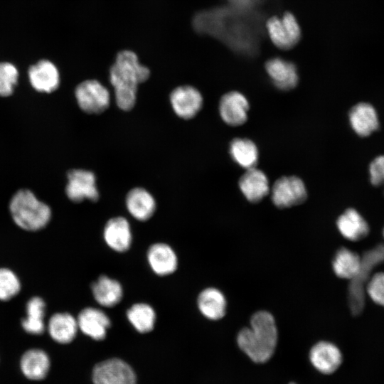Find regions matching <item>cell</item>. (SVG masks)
<instances>
[{"instance_id": "1", "label": "cell", "mask_w": 384, "mask_h": 384, "mask_svg": "<svg viewBox=\"0 0 384 384\" xmlns=\"http://www.w3.org/2000/svg\"><path fill=\"white\" fill-rule=\"evenodd\" d=\"M109 73L118 107L131 110L136 103L138 85L149 79V68L140 63L136 52L124 48L117 52Z\"/></svg>"}, {"instance_id": "2", "label": "cell", "mask_w": 384, "mask_h": 384, "mask_svg": "<svg viewBox=\"0 0 384 384\" xmlns=\"http://www.w3.org/2000/svg\"><path fill=\"white\" fill-rule=\"evenodd\" d=\"M278 333L274 316L267 311L255 312L250 327L242 329L237 336L239 348L255 363L267 362L274 354Z\"/></svg>"}, {"instance_id": "3", "label": "cell", "mask_w": 384, "mask_h": 384, "mask_svg": "<svg viewBox=\"0 0 384 384\" xmlns=\"http://www.w3.org/2000/svg\"><path fill=\"white\" fill-rule=\"evenodd\" d=\"M9 210L14 223L28 231L45 228L51 218V210L28 189H20L11 198Z\"/></svg>"}, {"instance_id": "4", "label": "cell", "mask_w": 384, "mask_h": 384, "mask_svg": "<svg viewBox=\"0 0 384 384\" xmlns=\"http://www.w3.org/2000/svg\"><path fill=\"white\" fill-rule=\"evenodd\" d=\"M361 266L356 275L350 280L348 287V304L351 314L360 315L365 306L366 287L373 270L384 262V244H378L365 251L361 256Z\"/></svg>"}, {"instance_id": "5", "label": "cell", "mask_w": 384, "mask_h": 384, "mask_svg": "<svg viewBox=\"0 0 384 384\" xmlns=\"http://www.w3.org/2000/svg\"><path fill=\"white\" fill-rule=\"evenodd\" d=\"M265 27L272 44L282 50L293 49L302 38V30L299 21L290 11L269 17Z\"/></svg>"}, {"instance_id": "6", "label": "cell", "mask_w": 384, "mask_h": 384, "mask_svg": "<svg viewBox=\"0 0 384 384\" xmlns=\"http://www.w3.org/2000/svg\"><path fill=\"white\" fill-rule=\"evenodd\" d=\"M80 108L89 114H100L106 110L110 103L108 90L97 80H86L75 90Z\"/></svg>"}, {"instance_id": "7", "label": "cell", "mask_w": 384, "mask_h": 384, "mask_svg": "<svg viewBox=\"0 0 384 384\" xmlns=\"http://www.w3.org/2000/svg\"><path fill=\"white\" fill-rule=\"evenodd\" d=\"M307 191L303 181L295 176L278 178L272 188V201L279 208H287L304 203Z\"/></svg>"}, {"instance_id": "8", "label": "cell", "mask_w": 384, "mask_h": 384, "mask_svg": "<svg viewBox=\"0 0 384 384\" xmlns=\"http://www.w3.org/2000/svg\"><path fill=\"white\" fill-rule=\"evenodd\" d=\"M94 384H136V375L124 361L112 358L95 366L92 371Z\"/></svg>"}, {"instance_id": "9", "label": "cell", "mask_w": 384, "mask_h": 384, "mask_svg": "<svg viewBox=\"0 0 384 384\" xmlns=\"http://www.w3.org/2000/svg\"><path fill=\"white\" fill-rule=\"evenodd\" d=\"M68 183L65 193L68 198L75 203L85 199L95 202L99 198L95 174L87 170L73 169L68 173Z\"/></svg>"}, {"instance_id": "10", "label": "cell", "mask_w": 384, "mask_h": 384, "mask_svg": "<svg viewBox=\"0 0 384 384\" xmlns=\"http://www.w3.org/2000/svg\"><path fill=\"white\" fill-rule=\"evenodd\" d=\"M173 110L179 117L189 119L195 117L203 105V97L198 90L191 85H181L170 95Z\"/></svg>"}, {"instance_id": "11", "label": "cell", "mask_w": 384, "mask_h": 384, "mask_svg": "<svg viewBox=\"0 0 384 384\" xmlns=\"http://www.w3.org/2000/svg\"><path fill=\"white\" fill-rule=\"evenodd\" d=\"M249 102L244 95L231 91L222 96L219 102V113L228 125L240 126L247 119Z\"/></svg>"}, {"instance_id": "12", "label": "cell", "mask_w": 384, "mask_h": 384, "mask_svg": "<svg viewBox=\"0 0 384 384\" xmlns=\"http://www.w3.org/2000/svg\"><path fill=\"white\" fill-rule=\"evenodd\" d=\"M265 68L273 85L279 90H290L298 84L297 68L291 61L279 57L272 58L266 61Z\"/></svg>"}, {"instance_id": "13", "label": "cell", "mask_w": 384, "mask_h": 384, "mask_svg": "<svg viewBox=\"0 0 384 384\" xmlns=\"http://www.w3.org/2000/svg\"><path fill=\"white\" fill-rule=\"evenodd\" d=\"M31 86L38 92L50 93L60 85V73L55 65L48 60H41L28 69Z\"/></svg>"}, {"instance_id": "14", "label": "cell", "mask_w": 384, "mask_h": 384, "mask_svg": "<svg viewBox=\"0 0 384 384\" xmlns=\"http://www.w3.org/2000/svg\"><path fill=\"white\" fill-rule=\"evenodd\" d=\"M309 357L312 366L323 374L334 373L342 362V355L338 348L324 341L317 342L311 347Z\"/></svg>"}, {"instance_id": "15", "label": "cell", "mask_w": 384, "mask_h": 384, "mask_svg": "<svg viewBox=\"0 0 384 384\" xmlns=\"http://www.w3.org/2000/svg\"><path fill=\"white\" fill-rule=\"evenodd\" d=\"M77 319L78 329L94 340H103L111 325L110 318L102 310L87 307L78 314Z\"/></svg>"}, {"instance_id": "16", "label": "cell", "mask_w": 384, "mask_h": 384, "mask_svg": "<svg viewBox=\"0 0 384 384\" xmlns=\"http://www.w3.org/2000/svg\"><path fill=\"white\" fill-rule=\"evenodd\" d=\"M103 237L106 244L113 250L119 252L127 251L132 240L128 220L121 216L110 219L105 225Z\"/></svg>"}, {"instance_id": "17", "label": "cell", "mask_w": 384, "mask_h": 384, "mask_svg": "<svg viewBox=\"0 0 384 384\" xmlns=\"http://www.w3.org/2000/svg\"><path fill=\"white\" fill-rule=\"evenodd\" d=\"M238 184L243 196L251 203L261 201L270 192L267 176L256 167L247 169L240 178Z\"/></svg>"}, {"instance_id": "18", "label": "cell", "mask_w": 384, "mask_h": 384, "mask_svg": "<svg viewBox=\"0 0 384 384\" xmlns=\"http://www.w3.org/2000/svg\"><path fill=\"white\" fill-rule=\"evenodd\" d=\"M351 127L361 137H368L379 127L376 110L369 103L359 102L349 111Z\"/></svg>"}, {"instance_id": "19", "label": "cell", "mask_w": 384, "mask_h": 384, "mask_svg": "<svg viewBox=\"0 0 384 384\" xmlns=\"http://www.w3.org/2000/svg\"><path fill=\"white\" fill-rule=\"evenodd\" d=\"M147 261L152 271L166 276L176 271L178 259L174 250L167 244L157 242L151 245L147 251Z\"/></svg>"}, {"instance_id": "20", "label": "cell", "mask_w": 384, "mask_h": 384, "mask_svg": "<svg viewBox=\"0 0 384 384\" xmlns=\"http://www.w3.org/2000/svg\"><path fill=\"white\" fill-rule=\"evenodd\" d=\"M336 226L342 236L351 241L365 238L370 230L367 221L354 208L346 210L338 218Z\"/></svg>"}, {"instance_id": "21", "label": "cell", "mask_w": 384, "mask_h": 384, "mask_svg": "<svg viewBox=\"0 0 384 384\" xmlns=\"http://www.w3.org/2000/svg\"><path fill=\"white\" fill-rule=\"evenodd\" d=\"M125 202L129 213L140 221L149 219L156 210L154 198L143 188L131 189L127 194Z\"/></svg>"}, {"instance_id": "22", "label": "cell", "mask_w": 384, "mask_h": 384, "mask_svg": "<svg viewBox=\"0 0 384 384\" xmlns=\"http://www.w3.org/2000/svg\"><path fill=\"white\" fill-rule=\"evenodd\" d=\"M200 312L207 319L218 320L226 314L227 301L221 291L208 287L201 292L197 299Z\"/></svg>"}, {"instance_id": "23", "label": "cell", "mask_w": 384, "mask_h": 384, "mask_svg": "<svg viewBox=\"0 0 384 384\" xmlns=\"http://www.w3.org/2000/svg\"><path fill=\"white\" fill-rule=\"evenodd\" d=\"M48 331L55 342L68 343L75 337L78 329L77 319L69 313H55L48 322Z\"/></svg>"}, {"instance_id": "24", "label": "cell", "mask_w": 384, "mask_h": 384, "mask_svg": "<svg viewBox=\"0 0 384 384\" xmlns=\"http://www.w3.org/2000/svg\"><path fill=\"white\" fill-rule=\"evenodd\" d=\"M20 366L26 378L39 380L47 375L50 368V359L45 351L33 348L23 353L21 358Z\"/></svg>"}, {"instance_id": "25", "label": "cell", "mask_w": 384, "mask_h": 384, "mask_svg": "<svg viewBox=\"0 0 384 384\" xmlns=\"http://www.w3.org/2000/svg\"><path fill=\"white\" fill-rule=\"evenodd\" d=\"M91 287L95 301L102 306L112 307L119 303L123 297L120 283L105 275L100 276Z\"/></svg>"}, {"instance_id": "26", "label": "cell", "mask_w": 384, "mask_h": 384, "mask_svg": "<svg viewBox=\"0 0 384 384\" xmlns=\"http://www.w3.org/2000/svg\"><path fill=\"white\" fill-rule=\"evenodd\" d=\"M26 316L21 320L23 330L29 334L41 335L46 329V303L40 297L31 298L26 305Z\"/></svg>"}, {"instance_id": "27", "label": "cell", "mask_w": 384, "mask_h": 384, "mask_svg": "<svg viewBox=\"0 0 384 384\" xmlns=\"http://www.w3.org/2000/svg\"><path fill=\"white\" fill-rule=\"evenodd\" d=\"M232 159L240 166L249 169L255 167L259 152L256 144L247 138H235L230 144Z\"/></svg>"}, {"instance_id": "28", "label": "cell", "mask_w": 384, "mask_h": 384, "mask_svg": "<svg viewBox=\"0 0 384 384\" xmlns=\"http://www.w3.org/2000/svg\"><path fill=\"white\" fill-rule=\"evenodd\" d=\"M361 257L356 252L346 247L338 249L332 261L335 274L341 279L351 280L358 273Z\"/></svg>"}, {"instance_id": "29", "label": "cell", "mask_w": 384, "mask_h": 384, "mask_svg": "<svg viewBox=\"0 0 384 384\" xmlns=\"http://www.w3.org/2000/svg\"><path fill=\"white\" fill-rule=\"evenodd\" d=\"M127 317L134 328L142 334L151 331L155 324L156 313L145 303L133 304L127 311Z\"/></svg>"}, {"instance_id": "30", "label": "cell", "mask_w": 384, "mask_h": 384, "mask_svg": "<svg viewBox=\"0 0 384 384\" xmlns=\"http://www.w3.org/2000/svg\"><path fill=\"white\" fill-rule=\"evenodd\" d=\"M21 290L18 276L10 269L0 268V300L9 301Z\"/></svg>"}, {"instance_id": "31", "label": "cell", "mask_w": 384, "mask_h": 384, "mask_svg": "<svg viewBox=\"0 0 384 384\" xmlns=\"http://www.w3.org/2000/svg\"><path fill=\"white\" fill-rule=\"evenodd\" d=\"M18 72L14 65L0 62V96L8 97L13 93L17 83Z\"/></svg>"}, {"instance_id": "32", "label": "cell", "mask_w": 384, "mask_h": 384, "mask_svg": "<svg viewBox=\"0 0 384 384\" xmlns=\"http://www.w3.org/2000/svg\"><path fill=\"white\" fill-rule=\"evenodd\" d=\"M366 292L375 303L384 307V272H377L371 276Z\"/></svg>"}, {"instance_id": "33", "label": "cell", "mask_w": 384, "mask_h": 384, "mask_svg": "<svg viewBox=\"0 0 384 384\" xmlns=\"http://www.w3.org/2000/svg\"><path fill=\"white\" fill-rule=\"evenodd\" d=\"M369 174L370 183L378 186L384 183V155L375 157L370 164Z\"/></svg>"}, {"instance_id": "34", "label": "cell", "mask_w": 384, "mask_h": 384, "mask_svg": "<svg viewBox=\"0 0 384 384\" xmlns=\"http://www.w3.org/2000/svg\"><path fill=\"white\" fill-rule=\"evenodd\" d=\"M383 237H384V228L383 230Z\"/></svg>"}, {"instance_id": "35", "label": "cell", "mask_w": 384, "mask_h": 384, "mask_svg": "<svg viewBox=\"0 0 384 384\" xmlns=\"http://www.w3.org/2000/svg\"><path fill=\"white\" fill-rule=\"evenodd\" d=\"M289 384H296V383H290Z\"/></svg>"}]
</instances>
